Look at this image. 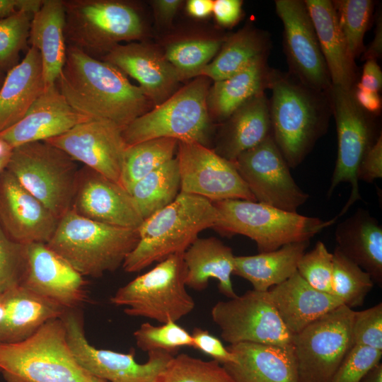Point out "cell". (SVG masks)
I'll use <instances>...</instances> for the list:
<instances>
[{
	"instance_id": "cell-1",
	"label": "cell",
	"mask_w": 382,
	"mask_h": 382,
	"mask_svg": "<svg viewBox=\"0 0 382 382\" xmlns=\"http://www.w3.org/2000/svg\"><path fill=\"white\" fill-rule=\"evenodd\" d=\"M56 86L76 111L111 122L122 129L148 112L151 105L140 88L117 68L71 45L66 46Z\"/></svg>"
},
{
	"instance_id": "cell-2",
	"label": "cell",
	"mask_w": 382,
	"mask_h": 382,
	"mask_svg": "<svg viewBox=\"0 0 382 382\" xmlns=\"http://www.w3.org/2000/svg\"><path fill=\"white\" fill-rule=\"evenodd\" d=\"M269 88L272 136L289 168H295L327 131L330 93L316 91L291 74L277 70Z\"/></svg>"
},
{
	"instance_id": "cell-3",
	"label": "cell",
	"mask_w": 382,
	"mask_h": 382,
	"mask_svg": "<svg viewBox=\"0 0 382 382\" xmlns=\"http://www.w3.org/2000/svg\"><path fill=\"white\" fill-rule=\"evenodd\" d=\"M219 214L214 203L180 192L175 199L144 220L137 229L139 241L123 264L127 272H137L168 256L184 253L200 232L214 228Z\"/></svg>"
},
{
	"instance_id": "cell-4",
	"label": "cell",
	"mask_w": 382,
	"mask_h": 382,
	"mask_svg": "<svg viewBox=\"0 0 382 382\" xmlns=\"http://www.w3.org/2000/svg\"><path fill=\"white\" fill-rule=\"evenodd\" d=\"M0 374L5 382H106L77 362L61 318L48 320L25 340L0 342Z\"/></svg>"
},
{
	"instance_id": "cell-5",
	"label": "cell",
	"mask_w": 382,
	"mask_h": 382,
	"mask_svg": "<svg viewBox=\"0 0 382 382\" xmlns=\"http://www.w3.org/2000/svg\"><path fill=\"white\" fill-rule=\"evenodd\" d=\"M138 241L137 229L97 222L70 209L46 244L83 277L98 278L122 265Z\"/></svg>"
},
{
	"instance_id": "cell-6",
	"label": "cell",
	"mask_w": 382,
	"mask_h": 382,
	"mask_svg": "<svg viewBox=\"0 0 382 382\" xmlns=\"http://www.w3.org/2000/svg\"><path fill=\"white\" fill-rule=\"evenodd\" d=\"M213 203L219 214L213 228L224 235L239 234L250 238L255 242L259 253L310 241L337 219L335 216L323 221L256 201L226 199Z\"/></svg>"
},
{
	"instance_id": "cell-7",
	"label": "cell",
	"mask_w": 382,
	"mask_h": 382,
	"mask_svg": "<svg viewBox=\"0 0 382 382\" xmlns=\"http://www.w3.org/2000/svg\"><path fill=\"white\" fill-rule=\"evenodd\" d=\"M209 79L199 76L122 131L127 146L156 138L205 145L210 129Z\"/></svg>"
},
{
	"instance_id": "cell-8",
	"label": "cell",
	"mask_w": 382,
	"mask_h": 382,
	"mask_svg": "<svg viewBox=\"0 0 382 382\" xmlns=\"http://www.w3.org/2000/svg\"><path fill=\"white\" fill-rule=\"evenodd\" d=\"M72 158L45 141L13 149L6 169L59 220L71 209L79 170Z\"/></svg>"
},
{
	"instance_id": "cell-9",
	"label": "cell",
	"mask_w": 382,
	"mask_h": 382,
	"mask_svg": "<svg viewBox=\"0 0 382 382\" xmlns=\"http://www.w3.org/2000/svg\"><path fill=\"white\" fill-rule=\"evenodd\" d=\"M183 253L171 255L120 287L110 301L115 306H125L124 312L128 316L161 323L177 322L195 306L186 289Z\"/></svg>"
},
{
	"instance_id": "cell-10",
	"label": "cell",
	"mask_w": 382,
	"mask_h": 382,
	"mask_svg": "<svg viewBox=\"0 0 382 382\" xmlns=\"http://www.w3.org/2000/svg\"><path fill=\"white\" fill-rule=\"evenodd\" d=\"M68 45L102 58L122 41L139 39L141 18L129 4L114 0L64 1Z\"/></svg>"
},
{
	"instance_id": "cell-11",
	"label": "cell",
	"mask_w": 382,
	"mask_h": 382,
	"mask_svg": "<svg viewBox=\"0 0 382 382\" xmlns=\"http://www.w3.org/2000/svg\"><path fill=\"white\" fill-rule=\"evenodd\" d=\"M354 310L342 304L293 335L298 382H331L350 349Z\"/></svg>"
},
{
	"instance_id": "cell-12",
	"label": "cell",
	"mask_w": 382,
	"mask_h": 382,
	"mask_svg": "<svg viewBox=\"0 0 382 382\" xmlns=\"http://www.w3.org/2000/svg\"><path fill=\"white\" fill-rule=\"evenodd\" d=\"M351 89L332 86L330 96L337 135V155L328 197L341 183H348L351 192L347 203L337 216H343L358 200L359 193L357 170L364 155L376 139L374 123L369 113L357 103Z\"/></svg>"
},
{
	"instance_id": "cell-13",
	"label": "cell",
	"mask_w": 382,
	"mask_h": 382,
	"mask_svg": "<svg viewBox=\"0 0 382 382\" xmlns=\"http://www.w3.org/2000/svg\"><path fill=\"white\" fill-rule=\"evenodd\" d=\"M71 352L80 366L94 377L106 382H156L173 355L163 351L148 352L141 364L132 353L97 349L88 341L79 308L66 309L61 316Z\"/></svg>"
},
{
	"instance_id": "cell-14",
	"label": "cell",
	"mask_w": 382,
	"mask_h": 382,
	"mask_svg": "<svg viewBox=\"0 0 382 382\" xmlns=\"http://www.w3.org/2000/svg\"><path fill=\"white\" fill-rule=\"evenodd\" d=\"M211 316L221 330V338L229 345L292 344L293 335L279 318L268 291L248 290L218 301L211 310Z\"/></svg>"
},
{
	"instance_id": "cell-15",
	"label": "cell",
	"mask_w": 382,
	"mask_h": 382,
	"mask_svg": "<svg viewBox=\"0 0 382 382\" xmlns=\"http://www.w3.org/2000/svg\"><path fill=\"white\" fill-rule=\"evenodd\" d=\"M233 163L258 202L296 212L309 197L291 176L272 134L240 154Z\"/></svg>"
},
{
	"instance_id": "cell-16",
	"label": "cell",
	"mask_w": 382,
	"mask_h": 382,
	"mask_svg": "<svg viewBox=\"0 0 382 382\" xmlns=\"http://www.w3.org/2000/svg\"><path fill=\"white\" fill-rule=\"evenodd\" d=\"M176 151L180 192L212 202L226 199L256 201L233 162L197 142L178 141Z\"/></svg>"
},
{
	"instance_id": "cell-17",
	"label": "cell",
	"mask_w": 382,
	"mask_h": 382,
	"mask_svg": "<svg viewBox=\"0 0 382 382\" xmlns=\"http://www.w3.org/2000/svg\"><path fill=\"white\" fill-rule=\"evenodd\" d=\"M275 9L283 25L289 74L316 91L330 93V76L304 1L277 0Z\"/></svg>"
},
{
	"instance_id": "cell-18",
	"label": "cell",
	"mask_w": 382,
	"mask_h": 382,
	"mask_svg": "<svg viewBox=\"0 0 382 382\" xmlns=\"http://www.w3.org/2000/svg\"><path fill=\"white\" fill-rule=\"evenodd\" d=\"M25 256L20 286L65 310L79 308L88 301L84 277L46 243L25 245Z\"/></svg>"
},
{
	"instance_id": "cell-19",
	"label": "cell",
	"mask_w": 382,
	"mask_h": 382,
	"mask_svg": "<svg viewBox=\"0 0 382 382\" xmlns=\"http://www.w3.org/2000/svg\"><path fill=\"white\" fill-rule=\"evenodd\" d=\"M122 131L111 122L92 119L44 141L62 150L74 161L84 163L92 170L119 183L127 146Z\"/></svg>"
},
{
	"instance_id": "cell-20",
	"label": "cell",
	"mask_w": 382,
	"mask_h": 382,
	"mask_svg": "<svg viewBox=\"0 0 382 382\" xmlns=\"http://www.w3.org/2000/svg\"><path fill=\"white\" fill-rule=\"evenodd\" d=\"M71 209L88 219L120 228L138 229L144 221L124 187L87 167L79 170Z\"/></svg>"
},
{
	"instance_id": "cell-21",
	"label": "cell",
	"mask_w": 382,
	"mask_h": 382,
	"mask_svg": "<svg viewBox=\"0 0 382 382\" xmlns=\"http://www.w3.org/2000/svg\"><path fill=\"white\" fill-rule=\"evenodd\" d=\"M59 219L6 168L0 173V226L18 243H47Z\"/></svg>"
},
{
	"instance_id": "cell-22",
	"label": "cell",
	"mask_w": 382,
	"mask_h": 382,
	"mask_svg": "<svg viewBox=\"0 0 382 382\" xmlns=\"http://www.w3.org/2000/svg\"><path fill=\"white\" fill-rule=\"evenodd\" d=\"M91 120L71 107L55 83L45 88L19 122L0 133V139L13 149L60 136Z\"/></svg>"
},
{
	"instance_id": "cell-23",
	"label": "cell",
	"mask_w": 382,
	"mask_h": 382,
	"mask_svg": "<svg viewBox=\"0 0 382 382\" xmlns=\"http://www.w3.org/2000/svg\"><path fill=\"white\" fill-rule=\"evenodd\" d=\"M102 59L137 80L144 94L156 105L173 94L180 80L164 55L145 44H119Z\"/></svg>"
},
{
	"instance_id": "cell-24",
	"label": "cell",
	"mask_w": 382,
	"mask_h": 382,
	"mask_svg": "<svg viewBox=\"0 0 382 382\" xmlns=\"http://www.w3.org/2000/svg\"><path fill=\"white\" fill-rule=\"evenodd\" d=\"M227 349L235 361L223 366L235 382H298L292 344L241 342Z\"/></svg>"
},
{
	"instance_id": "cell-25",
	"label": "cell",
	"mask_w": 382,
	"mask_h": 382,
	"mask_svg": "<svg viewBox=\"0 0 382 382\" xmlns=\"http://www.w3.org/2000/svg\"><path fill=\"white\" fill-rule=\"evenodd\" d=\"M268 294L279 318L292 335L342 305L335 296L311 286L297 272L269 289Z\"/></svg>"
},
{
	"instance_id": "cell-26",
	"label": "cell",
	"mask_w": 382,
	"mask_h": 382,
	"mask_svg": "<svg viewBox=\"0 0 382 382\" xmlns=\"http://www.w3.org/2000/svg\"><path fill=\"white\" fill-rule=\"evenodd\" d=\"M65 309L27 289L17 286L0 294V342L27 339Z\"/></svg>"
},
{
	"instance_id": "cell-27",
	"label": "cell",
	"mask_w": 382,
	"mask_h": 382,
	"mask_svg": "<svg viewBox=\"0 0 382 382\" xmlns=\"http://www.w3.org/2000/svg\"><path fill=\"white\" fill-rule=\"evenodd\" d=\"M45 88L40 54L30 46L0 88V133L19 122Z\"/></svg>"
},
{
	"instance_id": "cell-28",
	"label": "cell",
	"mask_w": 382,
	"mask_h": 382,
	"mask_svg": "<svg viewBox=\"0 0 382 382\" xmlns=\"http://www.w3.org/2000/svg\"><path fill=\"white\" fill-rule=\"evenodd\" d=\"M332 86L351 89L356 78L332 1L305 0Z\"/></svg>"
},
{
	"instance_id": "cell-29",
	"label": "cell",
	"mask_w": 382,
	"mask_h": 382,
	"mask_svg": "<svg viewBox=\"0 0 382 382\" xmlns=\"http://www.w3.org/2000/svg\"><path fill=\"white\" fill-rule=\"evenodd\" d=\"M337 246L349 260L382 284V226L367 210L358 209L340 223L335 232Z\"/></svg>"
},
{
	"instance_id": "cell-30",
	"label": "cell",
	"mask_w": 382,
	"mask_h": 382,
	"mask_svg": "<svg viewBox=\"0 0 382 382\" xmlns=\"http://www.w3.org/2000/svg\"><path fill=\"white\" fill-rule=\"evenodd\" d=\"M183 260L186 286L202 291L207 287L210 279H215L221 294L228 299L237 296L231 281L235 255L220 240L197 238L184 252Z\"/></svg>"
},
{
	"instance_id": "cell-31",
	"label": "cell",
	"mask_w": 382,
	"mask_h": 382,
	"mask_svg": "<svg viewBox=\"0 0 382 382\" xmlns=\"http://www.w3.org/2000/svg\"><path fill=\"white\" fill-rule=\"evenodd\" d=\"M64 1L43 0L33 14L28 42L39 51L45 88L56 83L65 63Z\"/></svg>"
},
{
	"instance_id": "cell-32",
	"label": "cell",
	"mask_w": 382,
	"mask_h": 382,
	"mask_svg": "<svg viewBox=\"0 0 382 382\" xmlns=\"http://www.w3.org/2000/svg\"><path fill=\"white\" fill-rule=\"evenodd\" d=\"M228 120L216 152L230 161L272 134L269 100L265 93L249 100Z\"/></svg>"
},
{
	"instance_id": "cell-33",
	"label": "cell",
	"mask_w": 382,
	"mask_h": 382,
	"mask_svg": "<svg viewBox=\"0 0 382 382\" xmlns=\"http://www.w3.org/2000/svg\"><path fill=\"white\" fill-rule=\"evenodd\" d=\"M310 241L291 243L255 255L235 256L234 275L248 280L254 290L267 291L297 272Z\"/></svg>"
},
{
	"instance_id": "cell-34",
	"label": "cell",
	"mask_w": 382,
	"mask_h": 382,
	"mask_svg": "<svg viewBox=\"0 0 382 382\" xmlns=\"http://www.w3.org/2000/svg\"><path fill=\"white\" fill-rule=\"evenodd\" d=\"M267 59V58H266ZM260 59L235 75L215 81L207 96L208 110L220 120L228 119L253 97L269 88L273 69Z\"/></svg>"
},
{
	"instance_id": "cell-35",
	"label": "cell",
	"mask_w": 382,
	"mask_h": 382,
	"mask_svg": "<svg viewBox=\"0 0 382 382\" xmlns=\"http://www.w3.org/2000/svg\"><path fill=\"white\" fill-rule=\"evenodd\" d=\"M270 40L266 33L244 29L226 40L216 57L197 74L214 82L228 79L253 63L267 58Z\"/></svg>"
},
{
	"instance_id": "cell-36",
	"label": "cell",
	"mask_w": 382,
	"mask_h": 382,
	"mask_svg": "<svg viewBox=\"0 0 382 382\" xmlns=\"http://www.w3.org/2000/svg\"><path fill=\"white\" fill-rule=\"evenodd\" d=\"M180 192L176 158L136 183L129 193L144 220L172 203Z\"/></svg>"
},
{
	"instance_id": "cell-37",
	"label": "cell",
	"mask_w": 382,
	"mask_h": 382,
	"mask_svg": "<svg viewBox=\"0 0 382 382\" xmlns=\"http://www.w3.org/2000/svg\"><path fill=\"white\" fill-rule=\"evenodd\" d=\"M178 142L175 139L162 137L127 146L124 154L120 184L129 192L136 183L174 158Z\"/></svg>"
},
{
	"instance_id": "cell-38",
	"label": "cell",
	"mask_w": 382,
	"mask_h": 382,
	"mask_svg": "<svg viewBox=\"0 0 382 382\" xmlns=\"http://www.w3.org/2000/svg\"><path fill=\"white\" fill-rule=\"evenodd\" d=\"M332 255L333 295L352 309L362 306L374 284L371 277L347 257L337 247Z\"/></svg>"
},
{
	"instance_id": "cell-39",
	"label": "cell",
	"mask_w": 382,
	"mask_h": 382,
	"mask_svg": "<svg viewBox=\"0 0 382 382\" xmlns=\"http://www.w3.org/2000/svg\"><path fill=\"white\" fill-rule=\"evenodd\" d=\"M223 41L218 39H195L170 44L164 57L178 73L180 79L196 76L219 52Z\"/></svg>"
},
{
	"instance_id": "cell-40",
	"label": "cell",
	"mask_w": 382,
	"mask_h": 382,
	"mask_svg": "<svg viewBox=\"0 0 382 382\" xmlns=\"http://www.w3.org/2000/svg\"><path fill=\"white\" fill-rule=\"evenodd\" d=\"M156 382H235L215 360L204 361L187 354L175 355Z\"/></svg>"
},
{
	"instance_id": "cell-41",
	"label": "cell",
	"mask_w": 382,
	"mask_h": 382,
	"mask_svg": "<svg viewBox=\"0 0 382 382\" xmlns=\"http://www.w3.org/2000/svg\"><path fill=\"white\" fill-rule=\"evenodd\" d=\"M332 3L348 52L354 60L363 50L374 3L371 0H335Z\"/></svg>"
},
{
	"instance_id": "cell-42",
	"label": "cell",
	"mask_w": 382,
	"mask_h": 382,
	"mask_svg": "<svg viewBox=\"0 0 382 382\" xmlns=\"http://www.w3.org/2000/svg\"><path fill=\"white\" fill-rule=\"evenodd\" d=\"M133 335L137 346L147 352L163 351L175 356L180 348L192 345L191 333L174 321L161 325L144 323Z\"/></svg>"
},
{
	"instance_id": "cell-43",
	"label": "cell",
	"mask_w": 382,
	"mask_h": 382,
	"mask_svg": "<svg viewBox=\"0 0 382 382\" xmlns=\"http://www.w3.org/2000/svg\"><path fill=\"white\" fill-rule=\"evenodd\" d=\"M33 16L21 11L0 21V73L18 64L19 54L28 43Z\"/></svg>"
},
{
	"instance_id": "cell-44",
	"label": "cell",
	"mask_w": 382,
	"mask_h": 382,
	"mask_svg": "<svg viewBox=\"0 0 382 382\" xmlns=\"http://www.w3.org/2000/svg\"><path fill=\"white\" fill-rule=\"evenodd\" d=\"M333 255L324 243L318 241L314 248L304 253L299 261L297 272L316 289L333 295L332 289Z\"/></svg>"
},
{
	"instance_id": "cell-45",
	"label": "cell",
	"mask_w": 382,
	"mask_h": 382,
	"mask_svg": "<svg viewBox=\"0 0 382 382\" xmlns=\"http://www.w3.org/2000/svg\"><path fill=\"white\" fill-rule=\"evenodd\" d=\"M25 261V245L10 239L0 226V294L20 286Z\"/></svg>"
},
{
	"instance_id": "cell-46",
	"label": "cell",
	"mask_w": 382,
	"mask_h": 382,
	"mask_svg": "<svg viewBox=\"0 0 382 382\" xmlns=\"http://www.w3.org/2000/svg\"><path fill=\"white\" fill-rule=\"evenodd\" d=\"M382 350L354 345L348 351L331 382H359L381 362Z\"/></svg>"
},
{
	"instance_id": "cell-47",
	"label": "cell",
	"mask_w": 382,
	"mask_h": 382,
	"mask_svg": "<svg viewBox=\"0 0 382 382\" xmlns=\"http://www.w3.org/2000/svg\"><path fill=\"white\" fill-rule=\"evenodd\" d=\"M352 344L382 350V303L359 311H354Z\"/></svg>"
},
{
	"instance_id": "cell-48",
	"label": "cell",
	"mask_w": 382,
	"mask_h": 382,
	"mask_svg": "<svg viewBox=\"0 0 382 382\" xmlns=\"http://www.w3.org/2000/svg\"><path fill=\"white\" fill-rule=\"evenodd\" d=\"M192 347L209 356L222 365L233 363V354L225 347L220 339L209 331L195 328L191 333Z\"/></svg>"
},
{
	"instance_id": "cell-49",
	"label": "cell",
	"mask_w": 382,
	"mask_h": 382,
	"mask_svg": "<svg viewBox=\"0 0 382 382\" xmlns=\"http://www.w3.org/2000/svg\"><path fill=\"white\" fill-rule=\"evenodd\" d=\"M382 178V135L376 138L362 158L358 170L357 179L372 183Z\"/></svg>"
},
{
	"instance_id": "cell-50",
	"label": "cell",
	"mask_w": 382,
	"mask_h": 382,
	"mask_svg": "<svg viewBox=\"0 0 382 382\" xmlns=\"http://www.w3.org/2000/svg\"><path fill=\"white\" fill-rule=\"evenodd\" d=\"M242 4L240 0L214 1L212 12L218 23L226 27L235 25L241 16Z\"/></svg>"
},
{
	"instance_id": "cell-51",
	"label": "cell",
	"mask_w": 382,
	"mask_h": 382,
	"mask_svg": "<svg viewBox=\"0 0 382 382\" xmlns=\"http://www.w3.org/2000/svg\"><path fill=\"white\" fill-rule=\"evenodd\" d=\"M357 86L365 90L376 93H378L381 89L382 71L376 60H366L360 81Z\"/></svg>"
},
{
	"instance_id": "cell-52",
	"label": "cell",
	"mask_w": 382,
	"mask_h": 382,
	"mask_svg": "<svg viewBox=\"0 0 382 382\" xmlns=\"http://www.w3.org/2000/svg\"><path fill=\"white\" fill-rule=\"evenodd\" d=\"M43 0H0V21L19 12L35 13L41 7Z\"/></svg>"
},
{
	"instance_id": "cell-53",
	"label": "cell",
	"mask_w": 382,
	"mask_h": 382,
	"mask_svg": "<svg viewBox=\"0 0 382 382\" xmlns=\"http://www.w3.org/2000/svg\"><path fill=\"white\" fill-rule=\"evenodd\" d=\"M353 92L357 103L364 110L368 113H379L381 109V100L378 93L367 91L357 86Z\"/></svg>"
},
{
	"instance_id": "cell-54",
	"label": "cell",
	"mask_w": 382,
	"mask_h": 382,
	"mask_svg": "<svg viewBox=\"0 0 382 382\" xmlns=\"http://www.w3.org/2000/svg\"><path fill=\"white\" fill-rule=\"evenodd\" d=\"M382 54V21L381 17H378L375 29L374 40L369 48L364 53L365 60H376L381 57Z\"/></svg>"
},
{
	"instance_id": "cell-55",
	"label": "cell",
	"mask_w": 382,
	"mask_h": 382,
	"mask_svg": "<svg viewBox=\"0 0 382 382\" xmlns=\"http://www.w3.org/2000/svg\"><path fill=\"white\" fill-rule=\"evenodd\" d=\"M179 0H158L154 1L155 8L160 19L164 22L172 20L179 6Z\"/></svg>"
},
{
	"instance_id": "cell-56",
	"label": "cell",
	"mask_w": 382,
	"mask_h": 382,
	"mask_svg": "<svg viewBox=\"0 0 382 382\" xmlns=\"http://www.w3.org/2000/svg\"><path fill=\"white\" fill-rule=\"evenodd\" d=\"M213 4L214 1L211 0H189L187 3V10L192 16L204 18L212 12Z\"/></svg>"
},
{
	"instance_id": "cell-57",
	"label": "cell",
	"mask_w": 382,
	"mask_h": 382,
	"mask_svg": "<svg viewBox=\"0 0 382 382\" xmlns=\"http://www.w3.org/2000/svg\"><path fill=\"white\" fill-rule=\"evenodd\" d=\"M359 382H382V363L374 366Z\"/></svg>"
},
{
	"instance_id": "cell-58",
	"label": "cell",
	"mask_w": 382,
	"mask_h": 382,
	"mask_svg": "<svg viewBox=\"0 0 382 382\" xmlns=\"http://www.w3.org/2000/svg\"><path fill=\"white\" fill-rule=\"evenodd\" d=\"M13 149L4 140L0 139V157L9 156Z\"/></svg>"
},
{
	"instance_id": "cell-59",
	"label": "cell",
	"mask_w": 382,
	"mask_h": 382,
	"mask_svg": "<svg viewBox=\"0 0 382 382\" xmlns=\"http://www.w3.org/2000/svg\"><path fill=\"white\" fill-rule=\"evenodd\" d=\"M10 156H5V157H0V173L6 168V165L9 160Z\"/></svg>"
},
{
	"instance_id": "cell-60",
	"label": "cell",
	"mask_w": 382,
	"mask_h": 382,
	"mask_svg": "<svg viewBox=\"0 0 382 382\" xmlns=\"http://www.w3.org/2000/svg\"><path fill=\"white\" fill-rule=\"evenodd\" d=\"M4 74L2 73H0V88L3 84V82H4Z\"/></svg>"
}]
</instances>
